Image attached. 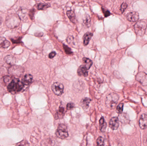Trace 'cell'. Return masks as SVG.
<instances>
[{"mask_svg": "<svg viewBox=\"0 0 147 146\" xmlns=\"http://www.w3.org/2000/svg\"><path fill=\"white\" fill-rule=\"evenodd\" d=\"M24 87V84L18 79L13 78L9 83L7 85V90L9 92L12 93L19 92Z\"/></svg>", "mask_w": 147, "mask_h": 146, "instance_id": "obj_1", "label": "cell"}, {"mask_svg": "<svg viewBox=\"0 0 147 146\" xmlns=\"http://www.w3.org/2000/svg\"><path fill=\"white\" fill-rule=\"evenodd\" d=\"M21 22L20 18L17 14H12L9 15L6 17L5 23L6 25L9 28H16L19 26Z\"/></svg>", "mask_w": 147, "mask_h": 146, "instance_id": "obj_2", "label": "cell"}, {"mask_svg": "<svg viewBox=\"0 0 147 146\" xmlns=\"http://www.w3.org/2000/svg\"><path fill=\"white\" fill-rule=\"evenodd\" d=\"M119 99V96L115 93L109 94L105 99V105L108 108L113 109L115 107Z\"/></svg>", "mask_w": 147, "mask_h": 146, "instance_id": "obj_3", "label": "cell"}, {"mask_svg": "<svg viewBox=\"0 0 147 146\" xmlns=\"http://www.w3.org/2000/svg\"><path fill=\"white\" fill-rule=\"evenodd\" d=\"M56 135L58 138L63 139L69 136L67 127L63 124H59L56 131Z\"/></svg>", "mask_w": 147, "mask_h": 146, "instance_id": "obj_4", "label": "cell"}, {"mask_svg": "<svg viewBox=\"0 0 147 146\" xmlns=\"http://www.w3.org/2000/svg\"><path fill=\"white\" fill-rule=\"evenodd\" d=\"M147 25L145 21H138L134 25V30L136 33L140 36H142L146 32Z\"/></svg>", "mask_w": 147, "mask_h": 146, "instance_id": "obj_5", "label": "cell"}, {"mask_svg": "<svg viewBox=\"0 0 147 146\" xmlns=\"http://www.w3.org/2000/svg\"><path fill=\"white\" fill-rule=\"evenodd\" d=\"M53 91L56 95L61 96L64 91V86L62 83L55 82L52 86Z\"/></svg>", "mask_w": 147, "mask_h": 146, "instance_id": "obj_6", "label": "cell"}, {"mask_svg": "<svg viewBox=\"0 0 147 146\" xmlns=\"http://www.w3.org/2000/svg\"><path fill=\"white\" fill-rule=\"evenodd\" d=\"M9 73L16 76H20L23 73V69L22 67L20 66L13 65L9 69Z\"/></svg>", "mask_w": 147, "mask_h": 146, "instance_id": "obj_7", "label": "cell"}, {"mask_svg": "<svg viewBox=\"0 0 147 146\" xmlns=\"http://www.w3.org/2000/svg\"><path fill=\"white\" fill-rule=\"evenodd\" d=\"M136 80L142 86L147 85V74L144 72H140L136 76Z\"/></svg>", "mask_w": 147, "mask_h": 146, "instance_id": "obj_8", "label": "cell"}, {"mask_svg": "<svg viewBox=\"0 0 147 146\" xmlns=\"http://www.w3.org/2000/svg\"><path fill=\"white\" fill-rule=\"evenodd\" d=\"M127 19L130 22H135L139 20V14L137 12H130L127 15Z\"/></svg>", "mask_w": 147, "mask_h": 146, "instance_id": "obj_9", "label": "cell"}, {"mask_svg": "<svg viewBox=\"0 0 147 146\" xmlns=\"http://www.w3.org/2000/svg\"><path fill=\"white\" fill-rule=\"evenodd\" d=\"M109 127L112 130H117L119 127V122L118 118L113 117L109 121Z\"/></svg>", "mask_w": 147, "mask_h": 146, "instance_id": "obj_10", "label": "cell"}, {"mask_svg": "<svg viewBox=\"0 0 147 146\" xmlns=\"http://www.w3.org/2000/svg\"><path fill=\"white\" fill-rule=\"evenodd\" d=\"M139 126L141 129H146L147 127V115L143 114L142 115L139 121Z\"/></svg>", "mask_w": 147, "mask_h": 146, "instance_id": "obj_11", "label": "cell"}, {"mask_svg": "<svg viewBox=\"0 0 147 146\" xmlns=\"http://www.w3.org/2000/svg\"><path fill=\"white\" fill-rule=\"evenodd\" d=\"M91 101V99L88 98H83L80 102V105L84 109H86L89 107V104Z\"/></svg>", "mask_w": 147, "mask_h": 146, "instance_id": "obj_12", "label": "cell"}, {"mask_svg": "<svg viewBox=\"0 0 147 146\" xmlns=\"http://www.w3.org/2000/svg\"><path fill=\"white\" fill-rule=\"evenodd\" d=\"M118 119L122 123H124V124H127L129 121L128 115L125 113H121L118 117Z\"/></svg>", "mask_w": 147, "mask_h": 146, "instance_id": "obj_13", "label": "cell"}, {"mask_svg": "<svg viewBox=\"0 0 147 146\" xmlns=\"http://www.w3.org/2000/svg\"><path fill=\"white\" fill-rule=\"evenodd\" d=\"M93 36V33L91 32H87L83 36V40H84V45L86 46L88 45L90 40L91 39Z\"/></svg>", "mask_w": 147, "mask_h": 146, "instance_id": "obj_14", "label": "cell"}, {"mask_svg": "<svg viewBox=\"0 0 147 146\" xmlns=\"http://www.w3.org/2000/svg\"><path fill=\"white\" fill-rule=\"evenodd\" d=\"M4 60L7 64L11 65H13L16 61V57L11 55H9L5 57Z\"/></svg>", "mask_w": 147, "mask_h": 146, "instance_id": "obj_15", "label": "cell"}, {"mask_svg": "<svg viewBox=\"0 0 147 146\" xmlns=\"http://www.w3.org/2000/svg\"><path fill=\"white\" fill-rule=\"evenodd\" d=\"M87 69L85 67L84 65H81L79 67L78 70V74L80 76H83L86 77L88 75V72Z\"/></svg>", "mask_w": 147, "mask_h": 146, "instance_id": "obj_16", "label": "cell"}, {"mask_svg": "<svg viewBox=\"0 0 147 146\" xmlns=\"http://www.w3.org/2000/svg\"><path fill=\"white\" fill-rule=\"evenodd\" d=\"M10 45L9 41L3 37H0V48L6 49Z\"/></svg>", "mask_w": 147, "mask_h": 146, "instance_id": "obj_17", "label": "cell"}, {"mask_svg": "<svg viewBox=\"0 0 147 146\" xmlns=\"http://www.w3.org/2000/svg\"><path fill=\"white\" fill-rule=\"evenodd\" d=\"M32 80L33 77L31 75L26 74L22 79V82L24 85H28L32 83Z\"/></svg>", "mask_w": 147, "mask_h": 146, "instance_id": "obj_18", "label": "cell"}, {"mask_svg": "<svg viewBox=\"0 0 147 146\" xmlns=\"http://www.w3.org/2000/svg\"><path fill=\"white\" fill-rule=\"evenodd\" d=\"M66 14L67 16L69 19L70 20L73 22V23H75L76 22V15H75V13L73 10H69L66 12Z\"/></svg>", "mask_w": 147, "mask_h": 146, "instance_id": "obj_19", "label": "cell"}, {"mask_svg": "<svg viewBox=\"0 0 147 146\" xmlns=\"http://www.w3.org/2000/svg\"><path fill=\"white\" fill-rule=\"evenodd\" d=\"M83 62L84 64L85 67L87 69V70L90 69L92 64V61L89 58L84 57L83 58Z\"/></svg>", "mask_w": 147, "mask_h": 146, "instance_id": "obj_20", "label": "cell"}, {"mask_svg": "<svg viewBox=\"0 0 147 146\" xmlns=\"http://www.w3.org/2000/svg\"><path fill=\"white\" fill-rule=\"evenodd\" d=\"M107 127V124L105 121L104 118L103 117H101L99 121V127L101 132H104L105 131V129Z\"/></svg>", "mask_w": 147, "mask_h": 146, "instance_id": "obj_21", "label": "cell"}, {"mask_svg": "<svg viewBox=\"0 0 147 146\" xmlns=\"http://www.w3.org/2000/svg\"><path fill=\"white\" fill-rule=\"evenodd\" d=\"M27 10L23 8H21L18 10L17 13V14L18 16L20 17V19H23V18L26 16V14Z\"/></svg>", "mask_w": 147, "mask_h": 146, "instance_id": "obj_22", "label": "cell"}, {"mask_svg": "<svg viewBox=\"0 0 147 146\" xmlns=\"http://www.w3.org/2000/svg\"><path fill=\"white\" fill-rule=\"evenodd\" d=\"M90 16L88 14L86 15L84 17V19H83V24L84 25L86 26V27H88L90 26Z\"/></svg>", "mask_w": 147, "mask_h": 146, "instance_id": "obj_23", "label": "cell"}, {"mask_svg": "<svg viewBox=\"0 0 147 146\" xmlns=\"http://www.w3.org/2000/svg\"><path fill=\"white\" fill-rule=\"evenodd\" d=\"M50 3H40L38 4V10H45L51 7Z\"/></svg>", "mask_w": 147, "mask_h": 146, "instance_id": "obj_24", "label": "cell"}, {"mask_svg": "<svg viewBox=\"0 0 147 146\" xmlns=\"http://www.w3.org/2000/svg\"><path fill=\"white\" fill-rule=\"evenodd\" d=\"M65 109L63 107H59V109L57 112V117L58 118H62L64 115Z\"/></svg>", "mask_w": 147, "mask_h": 146, "instance_id": "obj_25", "label": "cell"}, {"mask_svg": "<svg viewBox=\"0 0 147 146\" xmlns=\"http://www.w3.org/2000/svg\"><path fill=\"white\" fill-rule=\"evenodd\" d=\"M97 144L99 146L104 145V139L102 137H99L97 140Z\"/></svg>", "mask_w": 147, "mask_h": 146, "instance_id": "obj_26", "label": "cell"}, {"mask_svg": "<svg viewBox=\"0 0 147 146\" xmlns=\"http://www.w3.org/2000/svg\"><path fill=\"white\" fill-rule=\"evenodd\" d=\"M63 47L65 51V53H66V54H68V55H70V54H72V53H73V52H72V51H71V49L69 47L67 46V45L64 44L63 45Z\"/></svg>", "mask_w": 147, "mask_h": 146, "instance_id": "obj_27", "label": "cell"}, {"mask_svg": "<svg viewBox=\"0 0 147 146\" xmlns=\"http://www.w3.org/2000/svg\"><path fill=\"white\" fill-rule=\"evenodd\" d=\"M123 104L121 103L117 106L116 109V111L117 113L121 114L123 111Z\"/></svg>", "mask_w": 147, "mask_h": 146, "instance_id": "obj_28", "label": "cell"}, {"mask_svg": "<svg viewBox=\"0 0 147 146\" xmlns=\"http://www.w3.org/2000/svg\"><path fill=\"white\" fill-rule=\"evenodd\" d=\"M127 7V4L126 3H123L121 5V8H120V10L121 13H123Z\"/></svg>", "mask_w": 147, "mask_h": 146, "instance_id": "obj_29", "label": "cell"}, {"mask_svg": "<svg viewBox=\"0 0 147 146\" xmlns=\"http://www.w3.org/2000/svg\"><path fill=\"white\" fill-rule=\"evenodd\" d=\"M102 9L103 12L104 14L105 17H108V16H109L110 15V13L109 10L105 9V8H102Z\"/></svg>", "mask_w": 147, "mask_h": 146, "instance_id": "obj_30", "label": "cell"}, {"mask_svg": "<svg viewBox=\"0 0 147 146\" xmlns=\"http://www.w3.org/2000/svg\"><path fill=\"white\" fill-rule=\"evenodd\" d=\"M3 80H4V82L6 84H7V83H9L11 81L12 79H11L10 76H6L4 77Z\"/></svg>", "mask_w": 147, "mask_h": 146, "instance_id": "obj_31", "label": "cell"}, {"mask_svg": "<svg viewBox=\"0 0 147 146\" xmlns=\"http://www.w3.org/2000/svg\"><path fill=\"white\" fill-rule=\"evenodd\" d=\"M34 13H35V10L34 9H32L29 12V16L31 19H32L33 18Z\"/></svg>", "mask_w": 147, "mask_h": 146, "instance_id": "obj_32", "label": "cell"}, {"mask_svg": "<svg viewBox=\"0 0 147 146\" xmlns=\"http://www.w3.org/2000/svg\"><path fill=\"white\" fill-rule=\"evenodd\" d=\"M27 145H29V144L28 143L27 141H26L23 140L21 142H20L19 144H16V145H20V146H25Z\"/></svg>", "mask_w": 147, "mask_h": 146, "instance_id": "obj_33", "label": "cell"}, {"mask_svg": "<svg viewBox=\"0 0 147 146\" xmlns=\"http://www.w3.org/2000/svg\"><path fill=\"white\" fill-rule=\"evenodd\" d=\"M74 107V104L72 103H69L66 106V109L67 110H70L73 109Z\"/></svg>", "mask_w": 147, "mask_h": 146, "instance_id": "obj_34", "label": "cell"}, {"mask_svg": "<svg viewBox=\"0 0 147 146\" xmlns=\"http://www.w3.org/2000/svg\"><path fill=\"white\" fill-rule=\"evenodd\" d=\"M74 38L73 36H70L68 37L66 40H67V42L69 43L70 44L71 42H73L74 39Z\"/></svg>", "mask_w": 147, "mask_h": 146, "instance_id": "obj_35", "label": "cell"}, {"mask_svg": "<svg viewBox=\"0 0 147 146\" xmlns=\"http://www.w3.org/2000/svg\"><path fill=\"white\" fill-rule=\"evenodd\" d=\"M56 55H57V53H56L55 51H52V52H51L49 54V57L51 58V59H52V58H53L56 56Z\"/></svg>", "mask_w": 147, "mask_h": 146, "instance_id": "obj_36", "label": "cell"}, {"mask_svg": "<svg viewBox=\"0 0 147 146\" xmlns=\"http://www.w3.org/2000/svg\"><path fill=\"white\" fill-rule=\"evenodd\" d=\"M43 33L41 32H37L35 33H34V35L36 37H42L43 36Z\"/></svg>", "mask_w": 147, "mask_h": 146, "instance_id": "obj_37", "label": "cell"}, {"mask_svg": "<svg viewBox=\"0 0 147 146\" xmlns=\"http://www.w3.org/2000/svg\"><path fill=\"white\" fill-rule=\"evenodd\" d=\"M2 18L1 17H0V25H1L2 23Z\"/></svg>", "mask_w": 147, "mask_h": 146, "instance_id": "obj_38", "label": "cell"}, {"mask_svg": "<svg viewBox=\"0 0 147 146\" xmlns=\"http://www.w3.org/2000/svg\"><path fill=\"white\" fill-rule=\"evenodd\" d=\"M45 1H50V0H45Z\"/></svg>", "mask_w": 147, "mask_h": 146, "instance_id": "obj_39", "label": "cell"}]
</instances>
